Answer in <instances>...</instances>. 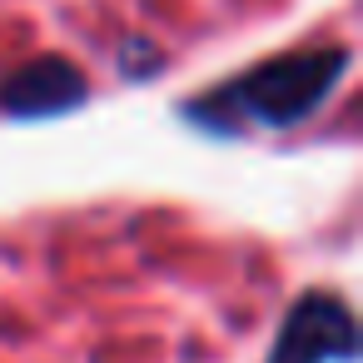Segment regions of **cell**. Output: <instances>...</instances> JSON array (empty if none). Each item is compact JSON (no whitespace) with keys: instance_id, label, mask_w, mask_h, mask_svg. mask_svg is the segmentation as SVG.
<instances>
[{"instance_id":"2","label":"cell","mask_w":363,"mask_h":363,"mask_svg":"<svg viewBox=\"0 0 363 363\" xmlns=\"http://www.w3.org/2000/svg\"><path fill=\"white\" fill-rule=\"evenodd\" d=\"M348 358H358L353 308L328 289L298 294L269 343V363H348Z\"/></svg>"},{"instance_id":"3","label":"cell","mask_w":363,"mask_h":363,"mask_svg":"<svg viewBox=\"0 0 363 363\" xmlns=\"http://www.w3.org/2000/svg\"><path fill=\"white\" fill-rule=\"evenodd\" d=\"M90 100L85 70L65 55H35L0 80V115L11 120H50Z\"/></svg>"},{"instance_id":"1","label":"cell","mask_w":363,"mask_h":363,"mask_svg":"<svg viewBox=\"0 0 363 363\" xmlns=\"http://www.w3.org/2000/svg\"><path fill=\"white\" fill-rule=\"evenodd\" d=\"M348 65L353 55L343 45H308L224 80L204 100H189L184 115H199V125L209 130H294L313 110H323Z\"/></svg>"}]
</instances>
